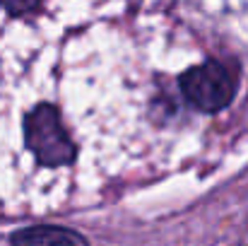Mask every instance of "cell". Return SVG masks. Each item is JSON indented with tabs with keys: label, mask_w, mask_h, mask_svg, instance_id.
I'll return each instance as SVG.
<instances>
[{
	"label": "cell",
	"mask_w": 248,
	"mask_h": 246,
	"mask_svg": "<svg viewBox=\"0 0 248 246\" xmlns=\"http://www.w3.org/2000/svg\"><path fill=\"white\" fill-rule=\"evenodd\" d=\"M178 87L190 106L215 114L232 104L239 87V70L227 61H205L188 68L178 78Z\"/></svg>",
	"instance_id": "obj_1"
},
{
	"label": "cell",
	"mask_w": 248,
	"mask_h": 246,
	"mask_svg": "<svg viewBox=\"0 0 248 246\" xmlns=\"http://www.w3.org/2000/svg\"><path fill=\"white\" fill-rule=\"evenodd\" d=\"M24 140L44 166H63L75 160V143L68 135L53 104H39L24 118Z\"/></svg>",
	"instance_id": "obj_2"
},
{
	"label": "cell",
	"mask_w": 248,
	"mask_h": 246,
	"mask_svg": "<svg viewBox=\"0 0 248 246\" xmlns=\"http://www.w3.org/2000/svg\"><path fill=\"white\" fill-rule=\"evenodd\" d=\"M12 246H89L82 234L65 227H27L12 234Z\"/></svg>",
	"instance_id": "obj_3"
},
{
	"label": "cell",
	"mask_w": 248,
	"mask_h": 246,
	"mask_svg": "<svg viewBox=\"0 0 248 246\" xmlns=\"http://www.w3.org/2000/svg\"><path fill=\"white\" fill-rule=\"evenodd\" d=\"M46 0H0V10L10 17H31L41 12Z\"/></svg>",
	"instance_id": "obj_4"
}]
</instances>
